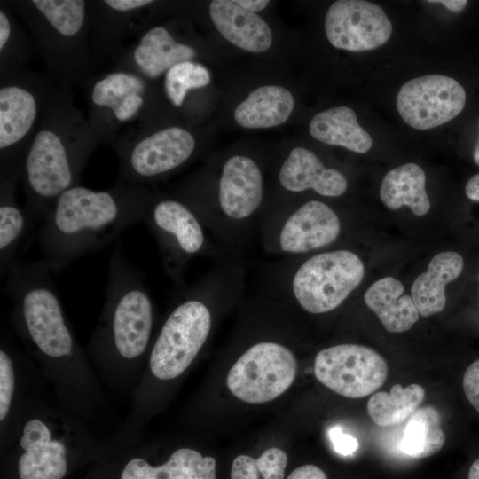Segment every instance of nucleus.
Here are the masks:
<instances>
[{"mask_svg":"<svg viewBox=\"0 0 479 479\" xmlns=\"http://www.w3.org/2000/svg\"><path fill=\"white\" fill-rule=\"evenodd\" d=\"M256 459L247 455H239L232 462L231 479H258Z\"/></svg>","mask_w":479,"mask_h":479,"instance_id":"nucleus-37","label":"nucleus"},{"mask_svg":"<svg viewBox=\"0 0 479 479\" xmlns=\"http://www.w3.org/2000/svg\"><path fill=\"white\" fill-rule=\"evenodd\" d=\"M151 83L152 81L126 70L89 74L83 82L89 108L87 119L99 145L114 148L124 126L152 125Z\"/></svg>","mask_w":479,"mask_h":479,"instance_id":"nucleus-5","label":"nucleus"},{"mask_svg":"<svg viewBox=\"0 0 479 479\" xmlns=\"http://www.w3.org/2000/svg\"><path fill=\"white\" fill-rule=\"evenodd\" d=\"M208 280L187 287L162 325L150 355L152 373L159 379L180 375L205 344L212 326V314L204 300Z\"/></svg>","mask_w":479,"mask_h":479,"instance_id":"nucleus-7","label":"nucleus"},{"mask_svg":"<svg viewBox=\"0 0 479 479\" xmlns=\"http://www.w3.org/2000/svg\"><path fill=\"white\" fill-rule=\"evenodd\" d=\"M365 302L391 333L405 332L419 320L412 297L404 294L403 284L393 277H384L372 284L365 294Z\"/></svg>","mask_w":479,"mask_h":479,"instance_id":"nucleus-23","label":"nucleus"},{"mask_svg":"<svg viewBox=\"0 0 479 479\" xmlns=\"http://www.w3.org/2000/svg\"><path fill=\"white\" fill-rule=\"evenodd\" d=\"M17 183L0 181V271L8 274L31 224L24 208L16 201Z\"/></svg>","mask_w":479,"mask_h":479,"instance_id":"nucleus-28","label":"nucleus"},{"mask_svg":"<svg viewBox=\"0 0 479 479\" xmlns=\"http://www.w3.org/2000/svg\"><path fill=\"white\" fill-rule=\"evenodd\" d=\"M465 192L468 199L479 201V173L469 178L465 186Z\"/></svg>","mask_w":479,"mask_h":479,"instance_id":"nucleus-39","label":"nucleus"},{"mask_svg":"<svg viewBox=\"0 0 479 479\" xmlns=\"http://www.w3.org/2000/svg\"><path fill=\"white\" fill-rule=\"evenodd\" d=\"M310 135L331 145L365 153L373 145L371 136L357 122L356 113L347 106H336L319 112L309 126Z\"/></svg>","mask_w":479,"mask_h":479,"instance_id":"nucleus-26","label":"nucleus"},{"mask_svg":"<svg viewBox=\"0 0 479 479\" xmlns=\"http://www.w3.org/2000/svg\"><path fill=\"white\" fill-rule=\"evenodd\" d=\"M98 141L75 105L73 90L57 85L25 158L24 208L31 226L43 222L56 200L80 185Z\"/></svg>","mask_w":479,"mask_h":479,"instance_id":"nucleus-2","label":"nucleus"},{"mask_svg":"<svg viewBox=\"0 0 479 479\" xmlns=\"http://www.w3.org/2000/svg\"><path fill=\"white\" fill-rule=\"evenodd\" d=\"M330 43L349 51H365L383 45L391 36L392 24L383 9L364 0H339L325 18Z\"/></svg>","mask_w":479,"mask_h":479,"instance_id":"nucleus-15","label":"nucleus"},{"mask_svg":"<svg viewBox=\"0 0 479 479\" xmlns=\"http://www.w3.org/2000/svg\"><path fill=\"white\" fill-rule=\"evenodd\" d=\"M425 397L424 389L412 383L405 388L397 383L390 392L380 391L368 400L367 412L373 422L380 427H392L409 419L420 407Z\"/></svg>","mask_w":479,"mask_h":479,"instance_id":"nucleus-30","label":"nucleus"},{"mask_svg":"<svg viewBox=\"0 0 479 479\" xmlns=\"http://www.w3.org/2000/svg\"><path fill=\"white\" fill-rule=\"evenodd\" d=\"M7 0L0 1V74L26 68L32 45Z\"/></svg>","mask_w":479,"mask_h":479,"instance_id":"nucleus-31","label":"nucleus"},{"mask_svg":"<svg viewBox=\"0 0 479 479\" xmlns=\"http://www.w3.org/2000/svg\"><path fill=\"white\" fill-rule=\"evenodd\" d=\"M473 158L475 162L479 166V137L473 152Z\"/></svg>","mask_w":479,"mask_h":479,"instance_id":"nucleus-43","label":"nucleus"},{"mask_svg":"<svg viewBox=\"0 0 479 479\" xmlns=\"http://www.w3.org/2000/svg\"><path fill=\"white\" fill-rule=\"evenodd\" d=\"M144 185L118 183L96 191L82 185L63 192L42 222L38 240L51 271L105 247L144 219L153 198Z\"/></svg>","mask_w":479,"mask_h":479,"instance_id":"nucleus-1","label":"nucleus"},{"mask_svg":"<svg viewBox=\"0 0 479 479\" xmlns=\"http://www.w3.org/2000/svg\"><path fill=\"white\" fill-rule=\"evenodd\" d=\"M263 197V180L257 163L249 157L234 155L222 168L218 183V206L232 224L253 217Z\"/></svg>","mask_w":479,"mask_h":479,"instance_id":"nucleus-18","label":"nucleus"},{"mask_svg":"<svg viewBox=\"0 0 479 479\" xmlns=\"http://www.w3.org/2000/svg\"><path fill=\"white\" fill-rule=\"evenodd\" d=\"M468 479H479V459L472 463L468 471Z\"/></svg>","mask_w":479,"mask_h":479,"instance_id":"nucleus-42","label":"nucleus"},{"mask_svg":"<svg viewBox=\"0 0 479 479\" xmlns=\"http://www.w3.org/2000/svg\"><path fill=\"white\" fill-rule=\"evenodd\" d=\"M429 3H438L444 5L449 11L459 12L467 4L466 0H440V1H428Z\"/></svg>","mask_w":479,"mask_h":479,"instance_id":"nucleus-41","label":"nucleus"},{"mask_svg":"<svg viewBox=\"0 0 479 479\" xmlns=\"http://www.w3.org/2000/svg\"><path fill=\"white\" fill-rule=\"evenodd\" d=\"M153 0H90V71H95L123 48V42L139 35L145 26L144 14Z\"/></svg>","mask_w":479,"mask_h":479,"instance_id":"nucleus-14","label":"nucleus"},{"mask_svg":"<svg viewBox=\"0 0 479 479\" xmlns=\"http://www.w3.org/2000/svg\"><path fill=\"white\" fill-rule=\"evenodd\" d=\"M106 304L115 349L128 359L143 354L153 328V302L142 273L126 257L121 242L109 261Z\"/></svg>","mask_w":479,"mask_h":479,"instance_id":"nucleus-6","label":"nucleus"},{"mask_svg":"<svg viewBox=\"0 0 479 479\" xmlns=\"http://www.w3.org/2000/svg\"><path fill=\"white\" fill-rule=\"evenodd\" d=\"M210 80V73L204 65L196 61L178 63L164 75L165 97L173 106L181 107L191 90L206 87Z\"/></svg>","mask_w":479,"mask_h":479,"instance_id":"nucleus-32","label":"nucleus"},{"mask_svg":"<svg viewBox=\"0 0 479 479\" xmlns=\"http://www.w3.org/2000/svg\"><path fill=\"white\" fill-rule=\"evenodd\" d=\"M287 479H327V477L318 467L304 465L292 471Z\"/></svg>","mask_w":479,"mask_h":479,"instance_id":"nucleus-38","label":"nucleus"},{"mask_svg":"<svg viewBox=\"0 0 479 479\" xmlns=\"http://www.w3.org/2000/svg\"><path fill=\"white\" fill-rule=\"evenodd\" d=\"M294 106L293 95L277 85L259 87L237 106L236 122L247 129H267L285 122Z\"/></svg>","mask_w":479,"mask_h":479,"instance_id":"nucleus-25","label":"nucleus"},{"mask_svg":"<svg viewBox=\"0 0 479 479\" xmlns=\"http://www.w3.org/2000/svg\"><path fill=\"white\" fill-rule=\"evenodd\" d=\"M234 2L240 7L253 12L265 9L270 3L267 0H237Z\"/></svg>","mask_w":479,"mask_h":479,"instance_id":"nucleus-40","label":"nucleus"},{"mask_svg":"<svg viewBox=\"0 0 479 479\" xmlns=\"http://www.w3.org/2000/svg\"><path fill=\"white\" fill-rule=\"evenodd\" d=\"M364 275V263L355 253L327 251L304 261L293 274L289 289L304 310L321 314L340 306Z\"/></svg>","mask_w":479,"mask_h":479,"instance_id":"nucleus-9","label":"nucleus"},{"mask_svg":"<svg viewBox=\"0 0 479 479\" xmlns=\"http://www.w3.org/2000/svg\"><path fill=\"white\" fill-rule=\"evenodd\" d=\"M216 459L199 452L180 448L161 466L152 467L133 459L124 467L122 479H216Z\"/></svg>","mask_w":479,"mask_h":479,"instance_id":"nucleus-24","label":"nucleus"},{"mask_svg":"<svg viewBox=\"0 0 479 479\" xmlns=\"http://www.w3.org/2000/svg\"><path fill=\"white\" fill-rule=\"evenodd\" d=\"M25 25L44 72L73 90L90 74V16L85 0H7Z\"/></svg>","mask_w":479,"mask_h":479,"instance_id":"nucleus-3","label":"nucleus"},{"mask_svg":"<svg viewBox=\"0 0 479 479\" xmlns=\"http://www.w3.org/2000/svg\"><path fill=\"white\" fill-rule=\"evenodd\" d=\"M113 149L119 159L118 183L143 185L187 162L196 139L182 126H149L122 136Z\"/></svg>","mask_w":479,"mask_h":479,"instance_id":"nucleus-8","label":"nucleus"},{"mask_svg":"<svg viewBox=\"0 0 479 479\" xmlns=\"http://www.w3.org/2000/svg\"><path fill=\"white\" fill-rule=\"evenodd\" d=\"M20 446L25 452L19 459L20 479H62L67 472L66 448L58 440H51V432L39 420L24 427Z\"/></svg>","mask_w":479,"mask_h":479,"instance_id":"nucleus-20","label":"nucleus"},{"mask_svg":"<svg viewBox=\"0 0 479 479\" xmlns=\"http://www.w3.org/2000/svg\"><path fill=\"white\" fill-rule=\"evenodd\" d=\"M462 256L453 251L436 254L426 272L419 275L411 287V297L422 317L441 312L446 304L445 287L462 272Z\"/></svg>","mask_w":479,"mask_h":479,"instance_id":"nucleus-22","label":"nucleus"},{"mask_svg":"<svg viewBox=\"0 0 479 479\" xmlns=\"http://www.w3.org/2000/svg\"><path fill=\"white\" fill-rule=\"evenodd\" d=\"M209 15L218 32L235 46L255 53L271 47L272 32L267 22L234 1H211Z\"/></svg>","mask_w":479,"mask_h":479,"instance_id":"nucleus-21","label":"nucleus"},{"mask_svg":"<svg viewBox=\"0 0 479 479\" xmlns=\"http://www.w3.org/2000/svg\"><path fill=\"white\" fill-rule=\"evenodd\" d=\"M462 387L466 397L479 412V359L471 363L466 369Z\"/></svg>","mask_w":479,"mask_h":479,"instance_id":"nucleus-35","label":"nucleus"},{"mask_svg":"<svg viewBox=\"0 0 479 479\" xmlns=\"http://www.w3.org/2000/svg\"><path fill=\"white\" fill-rule=\"evenodd\" d=\"M279 179L289 192H300L309 189L317 193L337 197L348 187L346 177L339 170L326 168L317 155L304 148L292 149L281 165Z\"/></svg>","mask_w":479,"mask_h":479,"instance_id":"nucleus-19","label":"nucleus"},{"mask_svg":"<svg viewBox=\"0 0 479 479\" xmlns=\"http://www.w3.org/2000/svg\"><path fill=\"white\" fill-rule=\"evenodd\" d=\"M287 460L283 450L271 447L256 459V465L263 479H283Z\"/></svg>","mask_w":479,"mask_h":479,"instance_id":"nucleus-33","label":"nucleus"},{"mask_svg":"<svg viewBox=\"0 0 479 479\" xmlns=\"http://www.w3.org/2000/svg\"><path fill=\"white\" fill-rule=\"evenodd\" d=\"M341 232L335 211L319 200H310L283 216L275 230L274 247L279 253L302 254L334 242Z\"/></svg>","mask_w":479,"mask_h":479,"instance_id":"nucleus-17","label":"nucleus"},{"mask_svg":"<svg viewBox=\"0 0 479 479\" xmlns=\"http://www.w3.org/2000/svg\"><path fill=\"white\" fill-rule=\"evenodd\" d=\"M444 443L440 413L435 407L427 405L408 419L399 448L407 456L422 459L437 453Z\"/></svg>","mask_w":479,"mask_h":479,"instance_id":"nucleus-29","label":"nucleus"},{"mask_svg":"<svg viewBox=\"0 0 479 479\" xmlns=\"http://www.w3.org/2000/svg\"><path fill=\"white\" fill-rule=\"evenodd\" d=\"M297 372L294 353L275 342L252 345L230 369L226 382L237 398L250 404L271 401L292 385Z\"/></svg>","mask_w":479,"mask_h":479,"instance_id":"nucleus-11","label":"nucleus"},{"mask_svg":"<svg viewBox=\"0 0 479 479\" xmlns=\"http://www.w3.org/2000/svg\"><path fill=\"white\" fill-rule=\"evenodd\" d=\"M44 72L0 74V181L18 183L44 108L57 87Z\"/></svg>","mask_w":479,"mask_h":479,"instance_id":"nucleus-4","label":"nucleus"},{"mask_svg":"<svg viewBox=\"0 0 479 479\" xmlns=\"http://www.w3.org/2000/svg\"><path fill=\"white\" fill-rule=\"evenodd\" d=\"M194 46L179 42L162 25L146 27L128 46L111 60V69L136 73L153 82L175 65L193 61L197 57Z\"/></svg>","mask_w":479,"mask_h":479,"instance_id":"nucleus-16","label":"nucleus"},{"mask_svg":"<svg viewBox=\"0 0 479 479\" xmlns=\"http://www.w3.org/2000/svg\"><path fill=\"white\" fill-rule=\"evenodd\" d=\"M380 198L389 209L407 206L415 216L426 215L430 200L426 192L425 172L412 162L391 169L381 181Z\"/></svg>","mask_w":479,"mask_h":479,"instance_id":"nucleus-27","label":"nucleus"},{"mask_svg":"<svg viewBox=\"0 0 479 479\" xmlns=\"http://www.w3.org/2000/svg\"><path fill=\"white\" fill-rule=\"evenodd\" d=\"M467 95L461 84L443 75H427L406 82L399 90L397 107L402 119L417 130H429L459 115Z\"/></svg>","mask_w":479,"mask_h":479,"instance_id":"nucleus-13","label":"nucleus"},{"mask_svg":"<svg viewBox=\"0 0 479 479\" xmlns=\"http://www.w3.org/2000/svg\"><path fill=\"white\" fill-rule=\"evenodd\" d=\"M143 221L158 242L166 272L182 285L185 264L207 248L203 222L184 200L155 195Z\"/></svg>","mask_w":479,"mask_h":479,"instance_id":"nucleus-10","label":"nucleus"},{"mask_svg":"<svg viewBox=\"0 0 479 479\" xmlns=\"http://www.w3.org/2000/svg\"><path fill=\"white\" fill-rule=\"evenodd\" d=\"M314 373L332 391L346 397L360 398L384 384L389 367L386 360L369 347L340 344L316 355Z\"/></svg>","mask_w":479,"mask_h":479,"instance_id":"nucleus-12","label":"nucleus"},{"mask_svg":"<svg viewBox=\"0 0 479 479\" xmlns=\"http://www.w3.org/2000/svg\"><path fill=\"white\" fill-rule=\"evenodd\" d=\"M328 436L334 450L341 455H351L358 448L357 440L351 435L344 433L339 426L331 428Z\"/></svg>","mask_w":479,"mask_h":479,"instance_id":"nucleus-36","label":"nucleus"},{"mask_svg":"<svg viewBox=\"0 0 479 479\" xmlns=\"http://www.w3.org/2000/svg\"><path fill=\"white\" fill-rule=\"evenodd\" d=\"M14 389V372L9 356L0 351V420H3L11 405Z\"/></svg>","mask_w":479,"mask_h":479,"instance_id":"nucleus-34","label":"nucleus"}]
</instances>
